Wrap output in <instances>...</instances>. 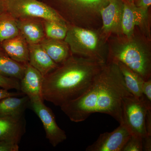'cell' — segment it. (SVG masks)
I'll return each mask as SVG.
<instances>
[{
  "label": "cell",
  "instance_id": "cell-6",
  "mask_svg": "<svg viewBox=\"0 0 151 151\" xmlns=\"http://www.w3.org/2000/svg\"><path fill=\"white\" fill-rule=\"evenodd\" d=\"M7 12L16 19L38 18L68 24L57 13L39 0H5Z\"/></svg>",
  "mask_w": 151,
  "mask_h": 151
},
{
  "label": "cell",
  "instance_id": "cell-10",
  "mask_svg": "<svg viewBox=\"0 0 151 151\" xmlns=\"http://www.w3.org/2000/svg\"><path fill=\"white\" fill-rule=\"evenodd\" d=\"M132 135L124 124H120L113 132L100 134L97 140L86 149V151H122Z\"/></svg>",
  "mask_w": 151,
  "mask_h": 151
},
{
  "label": "cell",
  "instance_id": "cell-32",
  "mask_svg": "<svg viewBox=\"0 0 151 151\" xmlns=\"http://www.w3.org/2000/svg\"><path fill=\"white\" fill-rule=\"evenodd\" d=\"M133 0H126L125 1H127L128 2H131L133 1Z\"/></svg>",
  "mask_w": 151,
  "mask_h": 151
},
{
  "label": "cell",
  "instance_id": "cell-27",
  "mask_svg": "<svg viewBox=\"0 0 151 151\" xmlns=\"http://www.w3.org/2000/svg\"><path fill=\"white\" fill-rule=\"evenodd\" d=\"M9 90L0 88V100L5 97H10V96H18L24 95L21 92H10Z\"/></svg>",
  "mask_w": 151,
  "mask_h": 151
},
{
  "label": "cell",
  "instance_id": "cell-3",
  "mask_svg": "<svg viewBox=\"0 0 151 151\" xmlns=\"http://www.w3.org/2000/svg\"><path fill=\"white\" fill-rule=\"evenodd\" d=\"M120 37L114 41L109 49L108 61L122 63L145 81L151 78V51L146 42L134 34L129 37Z\"/></svg>",
  "mask_w": 151,
  "mask_h": 151
},
{
  "label": "cell",
  "instance_id": "cell-13",
  "mask_svg": "<svg viewBox=\"0 0 151 151\" xmlns=\"http://www.w3.org/2000/svg\"><path fill=\"white\" fill-rule=\"evenodd\" d=\"M26 130L25 115L18 117H0V140L19 143Z\"/></svg>",
  "mask_w": 151,
  "mask_h": 151
},
{
  "label": "cell",
  "instance_id": "cell-30",
  "mask_svg": "<svg viewBox=\"0 0 151 151\" xmlns=\"http://www.w3.org/2000/svg\"><path fill=\"white\" fill-rule=\"evenodd\" d=\"M143 151L151 150V136H146L142 138Z\"/></svg>",
  "mask_w": 151,
  "mask_h": 151
},
{
  "label": "cell",
  "instance_id": "cell-16",
  "mask_svg": "<svg viewBox=\"0 0 151 151\" xmlns=\"http://www.w3.org/2000/svg\"><path fill=\"white\" fill-rule=\"evenodd\" d=\"M0 48L14 60L24 64L28 63V44L20 34L0 42Z\"/></svg>",
  "mask_w": 151,
  "mask_h": 151
},
{
  "label": "cell",
  "instance_id": "cell-8",
  "mask_svg": "<svg viewBox=\"0 0 151 151\" xmlns=\"http://www.w3.org/2000/svg\"><path fill=\"white\" fill-rule=\"evenodd\" d=\"M43 100H30V106L42 123L46 138L50 145L55 147L67 139L64 130L60 128L52 110L44 103Z\"/></svg>",
  "mask_w": 151,
  "mask_h": 151
},
{
  "label": "cell",
  "instance_id": "cell-24",
  "mask_svg": "<svg viewBox=\"0 0 151 151\" xmlns=\"http://www.w3.org/2000/svg\"><path fill=\"white\" fill-rule=\"evenodd\" d=\"M0 88L7 90L14 89L20 91V80L0 75Z\"/></svg>",
  "mask_w": 151,
  "mask_h": 151
},
{
  "label": "cell",
  "instance_id": "cell-28",
  "mask_svg": "<svg viewBox=\"0 0 151 151\" xmlns=\"http://www.w3.org/2000/svg\"><path fill=\"white\" fill-rule=\"evenodd\" d=\"M145 127L147 136H151V109H148L146 113Z\"/></svg>",
  "mask_w": 151,
  "mask_h": 151
},
{
  "label": "cell",
  "instance_id": "cell-31",
  "mask_svg": "<svg viewBox=\"0 0 151 151\" xmlns=\"http://www.w3.org/2000/svg\"><path fill=\"white\" fill-rule=\"evenodd\" d=\"M7 12L5 0H0V14Z\"/></svg>",
  "mask_w": 151,
  "mask_h": 151
},
{
  "label": "cell",
  "instance_id": "cell-22",
  "mask_svg": "<svg viewBox=\"0 0 151 151\" xmlns=\"http://www.w3.org/2000/svg\"><path fill=\"white\" fill-rule=\"evenodd\" d=\"M42 21L46 37L53 39L64 40L67 34L68 25L43 19Z\"/></svg>",
  "mask_w": 151,
  "mask_h": 151
},
{
  "label": "cell",
  "instance_id": "cell-14",
  "mask_svg": "<svg viewBox=\"0 0 151 151\" xmlns=\"http://www.w3.org/2000/svg\"><path fill=\"white\" fill-rule=\"evenodd\" d=\"M16 20L19 34L28 44H40L46 38L42 19L30 17Z\"/></svg>",
  "mask_w": 151,
  "mask_h": 151
},
{
  "label": "cell",
  "instance_id": "cell-23",
  "mask_svg": "<svg viewBox=\"0 0 151 151\" xmlns=\"http://www.w3.org/2000/svg\"><path fill=\"white\" fill-rule=\"evenodd\" d=\"M142 137L132 134L122 151H142Z\"/></svg>",
  "mask_w": 151,
  "mask_h": 151
},
{
  "label": "cell",
  "instance_id": "cell-9",
  "mask_svg": "<svg viewBox=\"0 0 151 151\" xmlns=\"http://www.w3.org/2000/svg\"><path fill=\"white\" fill-rule=\"evenodd\" d=\"M138 27L146 37H150L148 9L137 7L132 2H124L122 30V35L127 37L134 33Z\"/></svg>",
  "mask_w": 151,
  "mask_h": 151
},
{
  "label": "cell",
  "instance_id": "cell-7",
  "mask_svg": "<svg viewBox=\"0 0 151 151\" xmlns=\"http://www.w3.org/2000/svg\"><path fill=\"white\" fill-rule=\"evenodd\" d=\"M149 108L142 98L138 99L133 95L124 98L122 105L124 124L133 134L143 138L147 136L145 121Z\"/></svg>",
  "mask_w": 151,
  "mask_h": 151
},
{
  "label": "cell",
  "instance_id": "cell-12",
  "mask_svg": "<svg viewBox=\"0 0 151 151\" xmlns=\"http://www.w3.org/2000/svg\"><path fill=\"white\" fill-rule=\"evenodd\" d=\"M44 77L29 63L26 66L24 74L20 81V91L30 100H42V86Z\"/></svg>",
  "mask_w": 151,
  "mask_h": 151
},
{
  "label": "cell",
  "instance_id": "cell-2",
  "mask_svg": "<svg viewBox=\"0 0 151 151\" xmlns=\"http://www.w3.org/2000/svg\"><path fill=\"white\" fill-rule=\"evenodd\" d=\"M105 64L91 58L71 54L45 76L44 100L60 107L79 98L91 87Z\"/></svg>",
  "mask_w": 151,
  "mask_h": 151
},
{
  "label": "cell",
  "instance_id": "cell-18",
  "mask_svg": "<svg viewBox=\"0 0 151 151\" xmlns=\"http://www.w3.org/2000/svg\"><path fill=\"white\" fill-rule=\"evenodd\" d=\"M40 44L51 59L58 65L65 61L72 54L68 45L64 40L46 37Z\"/></svg>",
  "mask_w": 151,
  "mask_h": 151
},
{
  "label": "cell",
  "instance_id": "cell-5",
  "mask_svg": "<svg viewBox=\"0 0 151 151\" xmlns=\"http://www.w3.org/2000/svg\"><path fill=\"white\" fill-rule=\"evenodd\" d=\"M55 11L68 25L100 30V11L109 0H61Z\"/></svg>",
  "mask_w": 151,
  "mask_h": 151
},
{
  "label": "cell",
  "instance_id": "cell-17",
  "mask_svg": "<svg viewBox=\"0 0 151 151\" xmlns=\"http://www.w3.org/2000/svg\"><path fill=\"white\" fill-rule=\"evenodd\" d=\"M10 96L0 100V117H18L24 115L29 108L30 99L27 95Z\"/></svg>",
  "mask_w": 151,
  "mask_h": 151
},
{
  "label": "cell",
  "instance_id": "cell-26",
  "mask_svg": "<svg viewBox=\"0 0 151 151\" xmlns=\"http://www.w3.org/2000/svg\"><path fill=\"white\" fill-rule=\"evenodd\" d=\"M19 144L9 140H0V151H18Z\"/></svg>",
  "mask_w": 151,
  "mask_h": 151
},
{
  "label": "cell",
  "instance_id": "cell-25",
  "mask_svg": "<svg viewBox=\"0 0 151 151\" xmlns=\"http://www.w3.org/2000/svg\"><path fill=\"white\" fill-rule=\"evenodd\" d=\"M142 98L149 108H151V78L145 81L142 88Z\"/></svg>",
  "mask_w": 151,
  "mask_h": 151
},
{
  "label": "cell",
  "instance_id": "cell-4",
  "mask_svg": "<svg viewBox=\"0 0 151 151\" xmlns=\"http://www.w3.org/2000/svg\"><path fill=\"white\" fill-rule=\"evenodd\" d=\"M64 40L68 45L71 54L91 58L106 64L109 58V48L106 38L100 30L68 25Z\"/></svg>",
  "mask_w": 151,
  "mask_h": 151
},
{
  "label": "cell",
  "instance_id": "cell-21",
  "mask_svg": "<svg viewBox=\"0 0 151 151\" xmlns=\"http://www.w3.org/2000/svg\"><path fill=\"white\" fill-rule=\"evenodd\" d=\"M19 34L16 19L7 12L0 14V42Z\"/></svg>",
  "mask_w": 151,
  "mask_h": 151
},
{
  "label": "cell",
  "instance_id": "cell-15",
  "mask_svg": "<svg viewBox=\"0 0 151 151\" xmlns=\"http://www.w3.org/2000/svg\"><path fill=\"white\" fill-rule=\"evenodd\" d=\"M29 63L45 77L59 66L51 59L40 44L28 45Z\"/></svg>",
  "mask_w": 151,
  "mask_h": 151
},
{
  "label": "cell",
  "instance_id": "cell-29",
  "mask_svg": "<svg viewBox=\"0 0 151 151\" xmlns=\"http://www.w3.org/2000/svg\"><path fill=\"white\" fill-rule=\"evenodd\" d=\"M132 2L137 7L149 9L151 5V0H133Z\"/></svg>",
  "mask_w": 151,
  "mask_h": 151
},
{
  "label": "cell",
  "instance_id": "cell-20",
  "mask_svg": "<svg viewBox=\"0 0 151 151\" xmlns=\"http://www.w3.org/2000/svg\"><path fill=\"white\" fill-rule=\"evenodd\" d=\"M116 62L122 72L127 89L134 97L139 100L142 99V88L145 80L140 75L125 64L120 62Z\"/></svg>",
  "mask_w": 151,
  "mask_h": 151
},
{
  "label": "cell",
  "instance_id": "cell-11",
  "mask_svg": "<svg viewBox=\"0 0 151 151\" xmlns=\"http://www.w3.org/2000/svg\"><path fill=\"white\" fill-rule=\"evenodd\" d=\"M123 9L124 2L122 0H109L108 4L101 9V32L105 37L112 34L119 36L122 35Z\"/></svg>",
  "mask_w": 151,
  "mask_h": 151
},
{
  "label": "cell",
  "instance_id": "cell-19",
  "mask_svg": "<svg viewBox=\"0 0 151 151\" xmlns=\"http://www.w3.org/2000/svg\"><path fill=\"white\" fill-rule=\"evenodd\" d=\"M26 65L14 60L0 48V75L20 81Z\"/></svg>",
  "mask_w": 151,
  "mask_h": 151
},
{
  "label": "cell",
  "instance_id": "cell-1",
  "mask_svg": "<svg viewBox=\"0 0 151 151\" xmlns=\"http://www.w3.org/2000/svg\"><path fill=\"white\" fill-rule=\"evenodd\" d=\"M131 94L118 63L109 60L86 93L60 108L75 123L84 122L93 113H98L108 114L119 124H124L123 101Z\"/></svg>",
  "mask_w": 151,
  "mask_h": 151
}]
</instances>
